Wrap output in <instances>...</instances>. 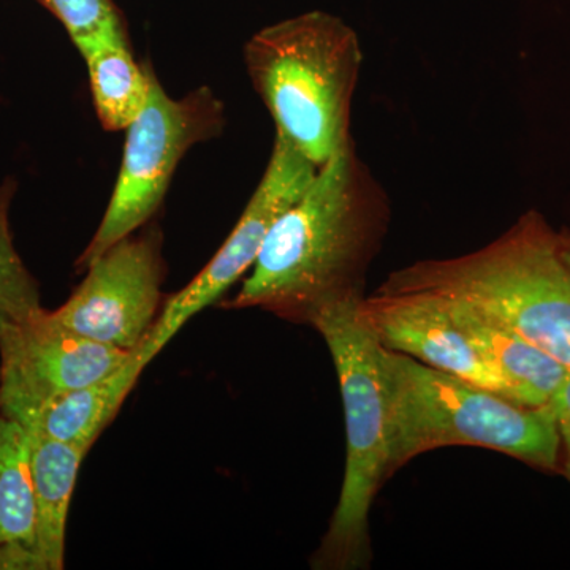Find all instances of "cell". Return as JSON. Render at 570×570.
I'll list each match as a JSON object with an SVG mask.
<instances>
[{"label":"cell","instance_id":"9c48e42d","mask_svg":"<svg viewBox=\"0 0 570 570\" xmlns=\"http://www.w3.org/2000/svg\"><path fill=\"white\" fill-rule=\"evenodd\" d=\"M45 313L0 332V414L21 425L48 401L107 377L135 354L56 328Z\"/></svg>","mask_w":570,"mask_h":570},{"label":"cell","instance_id":"ba28073f","mask_svg":"<svg viewBox=\"0 0 570 570\" xmlns=\"http://www.w3.org/2000/svg\"><path fill=\"white\" fill-rule=\"evenodd\" d=\"M317 170L305 154L276 132L265 174L238 224L213 261L183 291L165 302L145 346L138 351L142 365H151L190 318L219 302L225 292L253 268L273 225L305 193Z\"/></svg>","mask_w":570,"mask_h":570},{"label":"cell","instance_id":"8992f818","mask_svg":"<svg viewBox=\"0 0 570 570\" xmlns=\"http://www.w3.org/2000/svg\"><path fill=\"white\" fill-rule=\"evenodd\" d=\"M224 127L225 107L212 89L198 88L183 99H171L153 70L148 104L126 129L118 183L102 223L77 261L78 272L148 224L186 153L219 137Z\"/></svg>","mask_w":570,"mask_h":570},{"label":"cell","instance_id":"8fae6325","mask_svg":"<svg viewBox=\"0 0 570 570\" xmlns=\"http://www.w3.org/2000/svg\"><path fill=\"white\" fill-rule=\"evenodd\" d=\"M442 298L449 303L453 318L479 354L508 384L512 400L530 407L549 406L551 396L569 373L568 367L508 326L498 324L464 303L445 296Z\"/></svg>","mask_w":570,"mask_h":570},{"label":"cell","instance_id":"5bb4252c","mask_svg":"<svg viewBox=\"0 0 570 570\" xmlns=\"http://www.w3.org/2000/svg\"><path fill=\"white\" fill-rule=\"evenodd\" d=\"M81 55L100 124L110 132L126 130L148 104L151 66L135 61L127 36L99 41Z\"/></svg>","mask_w":570,"mask_h":570},{"label":"cell","instance_id":"30bf717a","mask_svg":"<svg viewBox=\"0 0 570 570\" xmlns=\"http://www.w3.org/2000/svg\"><path fill=\"white\" fill-rule=\"evenodd\" d=\"M356 314L390 351L512 400L508 384L479 354L442 296L376 291L360 299Z\"/></svg>","mask_w":570,"mask_h":570},{"label":"cell","instance_id":"d6986e66","mask_svg":"<svg viewBox=\"0 0 570 570\" xmlns=\"http://www.w3.org/2000/svg\"><path fill=\"white\" fill-rule=\"evenodd\" d=\"M549 406L557 422L558 433H560L562 445L566 453L570 455V371L562 379L560 387L551 396Z\"/></svg>","mask_w":570,"mask_h":570},{"label":"cell","instance_id":"52a82bcc","mask_svg":"<svg viewBox=\"0 0 570 570\" xmlns=\"http://www.w3.org/2000/svg\"><path fill=\"white\" fill-rule=\"evenodd\" d=\"M85 272L77 291L61 307L47 311L45 321L105 346L140 351L163 305V232H134Z\"/></svg>","mask_w":570,"mask_h":570},{"label":"cell","instance_id":"2e32d148","mask_svg":"<svg viewBox=\"0 0 570 570\" xmlns=\"http://www.w3.org/2000/svg\"><path fill=\"white\" fill-rule=\"evenodd\" d=\"M14 183L0 184V332L31 324L45 313L36 277L26 268L10 230V204Z\"/></svg>","mask_w":570,"mask_h":570},{"label":"cell","instance_id":"6da1fadb","mask_svg":"<svg viewBox=\"0 0 570 570\" xmlns=\"http://www.w3.org/2000/svg\"><path fill=\"white\" fill-rule=\"evenodd\" d=\"M389 223L387 194L348 141L281 214L253 273L223 306L311 325L330 307L360 302Z\"/></svg>","mask_w":570,"mask_h":570},{"label":"cell","instance_id":"4fadbf2b","mask_svg":"<svg viewBox=\"0 0 570 570\" xmlns=\"http://www.w3.org/2000/svg\"><path fill=\"white\" fill-rule=\"evenodd\" d=\"M36 498V546L48 570L63 569L67 517L81 461L88 453L29 431Z\"/></svg>","mask_w":570,"mask_h":570},{"label":"cell","instance_id":"ac0fdd59","mask_svg":"<svg viewBox=\"0 0 570 570\" xmlns=\"http://www.w3.org/2000/svg\"><path fill=\"white\" fill-rule=\"evenodd\" d=\"M0 569H47L43 558L36 547L24 543H2L0 546Z\"/></svg>","mask_w":570,"mask_h":570},{"label":"cell","instance_id":"7a4b0ae2","mask_svg":"<svg viewBox=\"0 0 570 570\" xmlns=\"http://www.w3.org/2000/svg\"><path fill=\"white\" fill-rule=\"evenodd\" d=\"M377 291L430 292L464 303L570 371V269L560 234L538 212L474 253L397 269Z\"/></svg>","mask_w":570,"mask_h":570},{"label":"cell","instance_id":"44dd1931","mask_svg":"<svg viewBox=\"0 0 570 570\" xmlns=\"http://www.w3.org/2000/svg\"><path fill=\"white\" fill-rule=\"evenodd\" d=\"M562 474L566 475V478H568L569 482H570V455H568V459H566L564 461V464H562Z\"/></svg>","mask_w":570,"mask_h":570},{"label":"cell","instance_id":"3957f363","mask_svg":"<svg viewBox=\"0 0 570 570\" xmlns=\"http://www.w3.org/2000/svg\"><path fill=\"white\" fill-rule=\"evenodd\" d=\"M250 82L283 134L317 168L348 141L362 70L358 33L314 10L266 26L245 47Z\"/></svg>","mask_w":570,"mask_h":570},{"label":"cell","instance_id":"7402d4cb","mask_svg":"<svg viewBox=\"0 0 570 570\" xmlns=\"http://www.w3.org/2000/svg\"><path fill=\"white\" fill-rule=\"evenodd\" d=\"M41 6L47 7L48 10H51L50 0H39Z\"/></svg>","mask_w":570,"mask_h":570},{"label":"cell","instance_id":"7c38bea8","mask_svg":"<svg viewBox=\"0 0 570 570\" xmlns=\"http://www.w3.org/2000/svg\"><path fill=\"white\" fill-rule=\"evenodd\" d=\"M145 370L137 351L107 377L48 401L22 426L88 453Z\"/></svg>","mask_w":570,"mask_h":570},{"label":"cell","instance_id":"5b68a950","mask_svg":"<svg viewBox=\"0 0 570 570\" xmlns=\"http://www.w3.org/2000/svg\"><path fill=\"white\" fill-rule=\"evenodd\" d=\"M356 306L358 302L330 307L311 324L335 363L347 439L343 487L316 553L318 569H360L370 562L371 505L390 478L384 346L363 324Z\"/></svg>","mask_w":570,"mask_h":570},{"label":"cell","instance_id":"ffe728a7","mask_svg":"<svg viewBox=\"0 0 570 570\" xmlns=\"http://www.w3.org/2000/svg\"><path fill=\"white\" fill-rule=\"evenodd\" d=\"M561 255L570 269V234H560Z\"/></svg>","mask_w":570,"mask_h":570},{"label":"cell","instance_id":"e0dca14e","mask_svg":"<svg viewBox=\"0 0 570 570\" xmlns=\"http://www.w3.org/2000/svg\"><path fill=\"white\" fill-rule=\"evenodd\" d=\"M50 6L80 52L99 41L127 36L121 14L111 0H50Z\"/></svg>","mask_w":570,"mask_h":570},{"label":"cell","instance_id":"277c9868","mask_svg":"<svg viewBox=\"0 0 570 570\" xmlns=\"http://www.w3.org/2000/svg\"><path fill=\"white\" fill-rule=\"evenodd\" d=\"M389 474L422 453L474 445L561 471V436L550 406L530 407L384 347Z\"/></svg>","mask_w":570,"mask_h":570},{"label":"cell","instance_id":"9a60e30c","mask_svg":"<svg viewBox=\"0 0 570 570\" xmlns=\"http://www.w3.org/2000/svg\"><path fill=\"white\" fill-rule=\"evenodd\" d=\"M36 547V498L29 433L17 420L0 414V546Z\"/></svg>","mask_w":570,"mask_h":570}]
</instances>
